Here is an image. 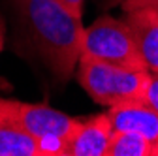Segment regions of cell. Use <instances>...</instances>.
<instances>
[{"instance_id": "obj_1", "label": "cell", "mask_w": 158, "mask_h": 156, "mask_svg": "<svg viewBox=\"0 0 158 156\" xmlns=\"http://www.w3.org/2000/svg\"><path fill=\"white\" fill-rule=\"evenodd\" d=\"M30 40L58 81L72 77L81 58L83 25L56 0H17Z\"/></svg>"}, {"instance_id": "obj_2", "label": "cell", "mask_w": 158, "mask_h": 156, "mask_svg": "<svg viewBox=\"0 0 158 156\" xmlns=\"http://www.w3.org/2000/svg\"><path fill=\"white\" fill-rule=\"evenodd\" d=\"M77 79L90 98L106 107L145 102L151 83L149 70H128L90 56L79 58Z\"/></svg>"}, {"instance_id": "obj_3", "label": "cell", "mask_w": 158, "mask_h": 156, "mask_svg": "<svg viewBox=\"0 0 158 156\" xmlns=\"http://www.w3.org/2000/svg\"><path fill=\"white\" fill-rule=\"evenodd\" d=\"M81 56H90L128 70H147V64L124 19L104 15L85 28Z\"/></svg>"}, {"instance_id": "obj_4", "label": "cell", "mask_w": 158, "mask_h": 156, "mask_svg": "<svg viewBox=\"0 0 158 156\" xmlns=\"http://www.w3.org/2000/svg\"><path fill=\"white\" fill-rule=\"evenodd\" d=\"M6 104L15 121L38 141L44 138H60L68 143L72 133L81 122L79 119H73L45 104H28L17 100H6Z\"/></svg>"}, {"instance_id": "obj_5", "label": "cell", "mask_w": 158, "mask_h": 156, "mask_svg": "<svg viewBox=\"0 0 158 156\" xmlns=\"http://www.w3.org/2000/svg\"><path fill=\"white\" fill-rule=\"evenodd\" d=\"M113 132L107 113L81 121L64 147V156H106Z\"/></svg>"}, {"instance_id": "obj_6", "label": "cell", "mask_w": 158, "mask_h": 156, "mask_svg": "<svg viewBox=\"0 0 158 156\" xmlns=\"http://www.w3.org/2000/svg\"><path fill=\"white\" fill-rule=\"evenodd\" d=\"M109 119L113 130L135 132L151 141L154 147V156H158V111L147 102H132L117 107H109Z\"/></svg>"}, {"instance_id": "obj_7", "label": "cell", "mask_w": 158, "mask_h": 156, "mask_svg": "<svg viewBox=\"0 0 158 156\" xmlns=\"http://www.w3.org/2000/svg\"><path fill=\"white\" fill-rule=\"evenodd\" d=\"M123 19L134 34L135 45L147 64V70L151 73H158V10L139 8L124 11Z\"/></svg>"}, {"instance_id": "obj_8", "label": "cell", "mask_w": 158, "mask_h": 156, "mask_svg": "<svg viewBox=\"0 0 158 156\" xmlns=\"http://www.w3.org/2000/svg\"><path fill=\"white\" fill-rule=\"evenodd\" d=\"M0 156H44L38 139L15 121L4 98H0Z\"/></svg>"}, {"instance_id": "obj_9", "label": "cell", "mask_w": 158, "mask_h": 156, "mask_svg": "<svg viewBox=\"0 0 158 156\" xmlns=\"http://www.w3.org/2000/svg\"><path fill=\"white\" fill-rule=\"evenodd\" d=\"M106 156H154V147L135 132L115 130Z\"/></svg>"}, {"instance_id": "obj_10", "label": "cell", "mask_w": 158, "mask_h": 156, "mask_svg": "<svg viewBox=\"0 0 158 156\" xmlns=\"http://www.w3.org/2000/svg\"><path fill=\"white\" fill-rule=\"evenodd\" d=\"M145 102L158 111V73L151 75V83L147 87V96H145Z\"/></svg>"}, {"instance_id": "obj_11", "label": "cell", "mask_w": 158, "mask_h": 156, "mask_svg": "<svg viewBox=\"0 0 158 156\" xmlns=\"http://www.w3.org/2000/svg\"><path fill=\"white\" fill-rule=\"evenodd\" d=\"M139 8H156L158 10V0H123V10L132 11Z\"/></svg>"}, {"instance_id": "obj_12", "label": "cell", "mask_w": 158, "mask_h": 156, "mask_svg": "<svg viewBox=\"0 0 158 156\" xmlns=\"http://www.w3.org/2000/svg\"><path fill=\"white\" fill-rule=\"evenodd\" d=\"M58 4H62L66 10H70L73 15L83 17V8H85V0H56Z\"/></svg>"}, {"instance_id": "obj_13", "label": "cell", "mask_w": 158, "mask_h": 156, "mask_svg": "<svg viewBox=\"0 0 158 156\" xmlns=\"http://www.w3.org/2000/svg\"><path fill=\"white\" fill-rule=\"evenodd\" d=\"M4 42H6V23H4L2 15H0V51L4 49Z\"/></svg>"}]
</instances>
